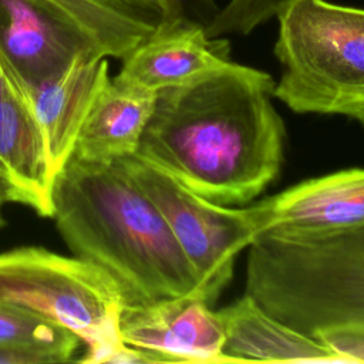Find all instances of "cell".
Returning a JSON list of instances; mask_svg holds the SVG:
<instances>
[{
	"label": "cell",
	"instance_id": "cell-20",
	"mask_svg": "<svg viewBox=\"0 0 364 364\" xmlns=\"http://www.w3.org/2000/svg\"><path fill=\"white\" fill-rule=\"evenodd\" d=\"M10 94H21L28 97V88L20 81V78L0 55V101Z\"/></svg>",
	"mask_w": 364,
	"mask_h": 364
},
{
	"label": "cell",
	"instance_id": "cell-2",
	"mask_svg": "<svg viewBox=\"0 0 364 364\" xmlns=\"http://www.w3.org/2000/svg\"><path fill=\"white\" fill-rule=\"evenodd\" d=\"M53 205L73 256L105 270L127 306L199 294L165 218L119 161L104 165L71 156L54 179Z\"/></svg>",
	"mask_w": 364,
	"mask_h": 364
},
{
	"label": "cell",
	"instance_id": "cell-13",
	"mask_svg": "<svg viewBox=\"0 0 364 364\" xmlns=\"http://www.w3.org/2000/svg\"><path fill=\"white\" fill-rule=\"evenodd\" d=\"M0 178L9 202L53 218L54 179L27 95L10 94L0 101Z\"/></svg>",
	"mask_w": 364,
	"mask_h": 364
},
{
	"label": "cell",
	"instance_id": "cell-1",
	"mask_svg": "<svg viewBox=\"0 0 364 364\" xmlns=\"http://www.w3.org/2000/svg\"><path fill=\"white\" fill-rule=\"evenodd\" d=\"M274 87L270 74L229 60L193 82L161 90L135 155L213 203H246L283 162Z\"/></svg>",
	"mask_w": 364,
	"mask_h": 364
},
{
	"label": "cell",
	"instance_id": "cell-4",
	"mask_svg": "<svg viewBox=\"0 0 364 364\" xmlns=\"http://www.w3.org/2000/svg\"><path fill=\"white\" fill-rule=\"evenodd\" d=\"M0 304L27 311L74 333L87 364H132L135 348L119 331L127 306L117 282L101 267L40 246L0 253Z\"/></svg>",
	"mask_w": 364,
	"mask_h": 364
},
{
	"label": "cell",
	"instance_id": "cell-21",
	"mask_svg": "<svg viewBox=\"0 0 364 364\" xmlns=\"http://www.w3.org/2000/svg\"><path fill=\"white\" fill-rule=\"evenodd\" d=\"M44 363L40 355L17 351V350H6L0 348V364H38Z\"/></svg>",
	"mask_w": 364,
	"mask_h": 364
},
{
	"label": "cell",
	"instance_id": "cell-6",
	"mask_svg": "<svg viewBox=\"0 0 364 364\" xmlns=\"http://www.w3.org/2000/svg\"><path fill=\"white\" fill-rule=\"evenodd\" d=\"M119 162L165 218L196 274L199 296L212 306L230 282L237 255L260 235L252 208L213 203L135 154Z\"/></svg>",
	"mask_w": 364,
	"mask_h": 364
},
{
	"label": "cell",
	"instance_id": "cell-17",
	"mask_svg": "<svg viewBox=\"0 0 364 364\" xmlns=\"http://www.w3.org/2000/svg\"><path fill=\"white\" fill-rule=\"evenodd\" d=\"M296 0H229L206 27L210 37L246 36L279 14Z\"/></svg>",
	"mask_w": 364,
	"mask_h": 364
},
{
	"label": "cell",
	"instance_id": "cell-22",
	"mask_svg": "<svg viewBox=\"0 0 364 364\" xmlns=\"http://www.w3.org/2000/svg\"><path fill=\"white\" fill-rule=\"evenodd\" d=\"M6 202H9V198H7V192H6V188L3 185V181L0 178V228H3L6 225V220H4V216H3V206H4Z\"/></svg>",
	"mask_w": 364,
	"mask_h": 364
},
{
	"label": "cell",
	"instance_id": "cell-9",
	"mask_svg": "<svg viewBox=\"0 0 364 364\" xmlns=\"http://www.w3.org/2000/svg\"><path fill=\"white\" fill-rule=\"evenodd\" d=\"M84 53L97 50L51 7L38 0H0V55L27 88Z\"/></svg>",
	"mask_w": 364,
	"mask_h": 364
},
{
	"label": "cell",
	"instance_id": "cell-18",
	"mask_svg": "<svg viewBox=\"0 0 364 364\" xmlns=\"http://www.w3.org/2000/svg\"><path fill=\"white\" fill-rule=\"evenodd\" d=\"M350 363H364V324L338 326L314 336Z\"/></svg>",
	"mask_w": 364,
	"mask_h": 364
},
{
	"label": "cell",
	"instance_id": "cell-12",
	"mask_svg": "<svg viewBox=\"0 0 364 364\" xmlns=\"http://www.w3.org/2000/svg\"><path fill=\"white\" fill-rule=\"evenodd\" d=\"M216 313L225 331L223 354L233 363H350L318 338L272 316L247 293Z\"/></svg>",
	"mask_w": 364,
	"mask_h": 364
},
{
	"label": "cell",
	"instance_id": "cell-8",
	"mask_svg": "<svg viewBox=\"0 0 364 364\" xmlns=\"http://www.w3.org/2000/svg\"><path fill=\"white\" fill-rule=\"evenodd\" d=\"M250 208L260 235L310 236L361 229L364 169H344L303 181Z\"/></svg>",
	"mask_w": 364,
	"mask_h": 364
},
{
	"label": "cell",
	"instance_id": "cell-14",
	"mask_svg": "<svg viewBox=\"0 0 364 364\" xmlns=\"http://www.w3.org/2000/svg\"><path fill=\"white\" fill-rule=\"evenodd\" d=\"M155 100L154 91L109 78L80 128L73 156L108 165L136 154Z\"/></svg>",
	"mask_w": 364,
	"mask_h": 364
},
{
	"label": "cell",
	"instance_id": "cell-10",
	"mask_svg": "<svg viewBox=\"0 0 364 364\" xmlns=\"http://www.w3.org/2000/svg\"><path fill=\"white\" fill-rule=\"evenodd\" d=\"M109 78L108 58L84 53L64 70L28 87L53 179L73 156L80 128Z\"/></svg>",
	"mask_w": 364,
	"mask_h": 364
},
{
	"label": "cell",
	"instance_id": "cell-19",
	"mask_svg": "<svg viewBox=\"0 0 364 364\" xmlns=\"http://www.w3.org/2000/svg\"><path fill=\"white\" fill-rule=\"evenodd\" d=\"M171 3L179 18L198 23L205 28L220 9L215 0H171Z\"/></svg>",
	"mask_w": 364,
	"mask_h": 364
},
{
	"label": "cell",
	"instance_id": "cell-11",
	"mask_svg": "<svg viewBox=\"0 0 364 364\" xmlns=\"http://www.w3.org/2000/svg\"><path fill=\"white\" fill-rule=\"evenodd\" d=\"M229 61V43L189 20L161 26L122 58L115 80L154 92L202 78Z\"/></svg>",
	"mask_w": 364,
	"mask_h": 364
},
{
	"label": "cell",
	"instance_id": "cell-3",
	"mask_svg": "<svg viewBox=\"0 0 364 364\" xmlns=\"http://www.w3.org/2000/svg\"><path fill=\"white\" fill-rule=\"evenodd\" d=\"M246 293L309 334L364 324V228L310 236L262 233L249 246Z\"/></svg>",
	"mask_w": 364,
	"mask_h": 364
},
{
	"label": "cell",
	"instance_id": "cell-7",
	"mask_svg": "<svg viewBox=\"0 0 364 364\" xmlns=\"http://www.w3.org/2000/svg\"><path fill=\"white\" fill-rule=\"evenodd\" d=\"M210 307L199 294L125 306L121 337L154 354L158 363H233L223 354V326Z\"/></svg>",
	"mask_w": 364,
	"mask_h": 364
},
{
	"label": "cell",
	"instance_id": "cell-16",
	"mask_svg": "<svg viewBox=\"0 0 364 364\" xmlns=\"http://www.w3.org/2000/svg\"><path fill=\"white\" fill-rule=\"evenodd\" d=\"M82 346L70 330L27 311L0 304V348L40 355L44 363H65Z\"/></svg>",
	"mask_w": 364,
	"mask_h": 364
},
{
	"label": "cell",
	"instance_id": "cell-5",
	"mask_svg": "<svg viewBox=\"0 0 364 364\" xmlns=\"http://www.w3.org/2000/svg\"><path fill=\"white\" fill-rule=\"evenodd\" d=\"M277 20L274 97L296 112L343 115L364 127V9L296 0Z\"/></svg>",
	"mask_w": 364,
	"mask_h": 364
},
{
	"label": "cell",
	"instance_id": "cell-15",
	"mask_svg": "<svg viewBox=\"0 0 364 364\" xmlns=\"http://www.w3.org/2000/svg\"><path fill=\"white\" fill-rule=\"evenodd\" d=\"M73 23L104 57L122 60L161 26L179 20L171 0H38Z\"/></svg>",
	"mask_w": 364,
	"mask_h": 364
}]
</instances>
